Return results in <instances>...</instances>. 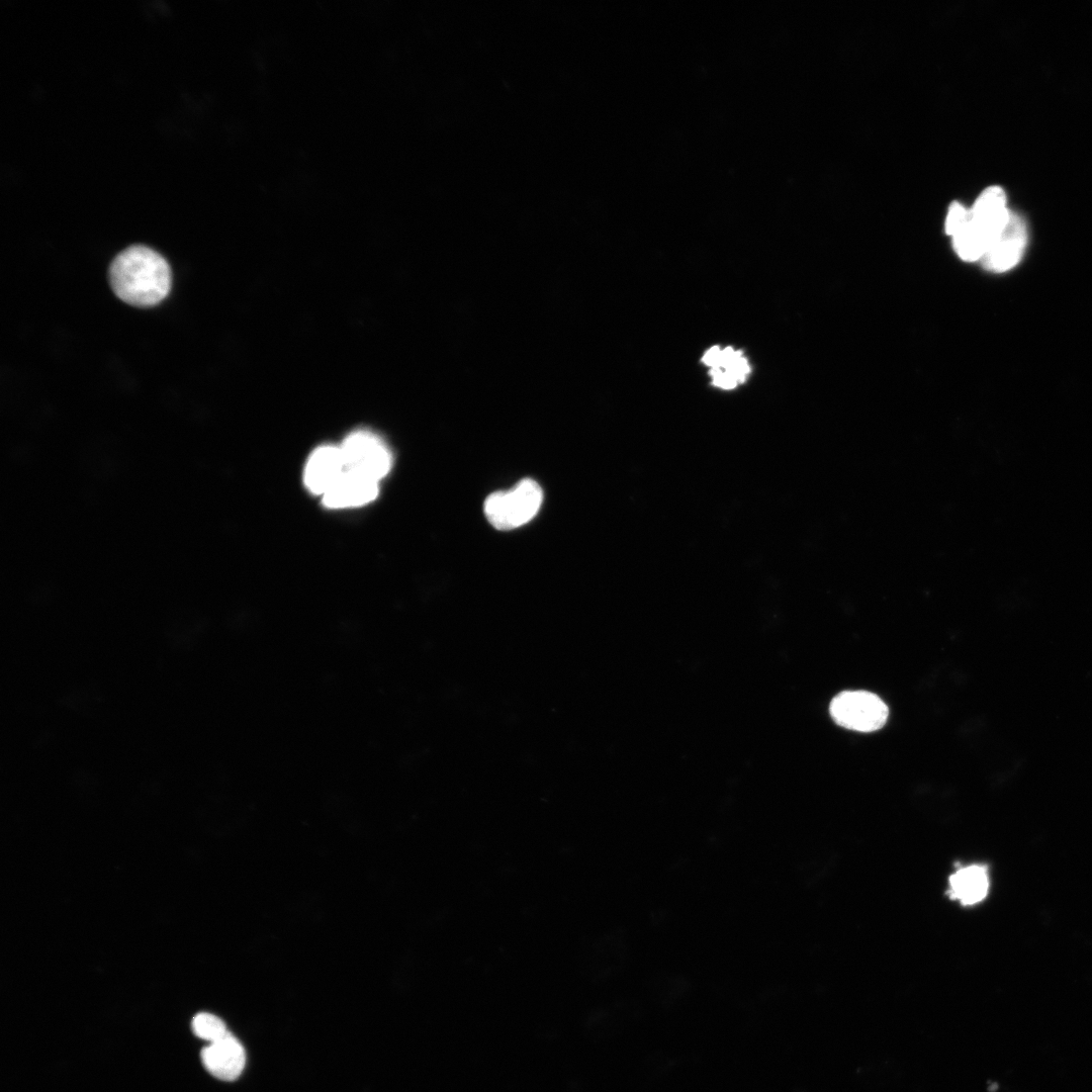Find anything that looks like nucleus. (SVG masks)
<instances>
[{
  "mask_svg": "<svg viewBox=\"0 0 1092 1092\" xmlns=\"http://www.w3.org/2000/svg\"><path fill=\"white\" fill-rule=\"evenodd\" d=\"M108 277L115 295L133 306L156 305L171 288V270L165 258L142 245L121 251L111 262Z\"/></svg>",
  "mask_w": 1092,
  "mask_h": 1092,
  "instance_id": "f257e3e1",
  "label": "nucleus"
},
{
  "mask_svg": "<svg viewBox=\"0 0 1092 1092\" xmlns=\"http://www.w3.org/2000/svg\"><path fill=\"white\" fill-rule=\"evenodd\" d=\"M542 499L540 485L531 478H524L509 490L488 495L484 503V514L494 528L512 530L531 521L538 513Z\"/></svg>",
  "mask_w": 1092,
  "mask_h": 1092,
  "instance_id": "f03ea898",
  "label": "nucleus"
},
{
  "mask_svg": "<svg viewBox=\"0 0 1092 1092\" xmlns=\"http://www.w3.org/2000/svg\"><path fill=\"white\" fill-rule=\"evenodd\" d=\"M832 720L840 727L857 732L881 729L889 717V708L876 694L857 690L837 694L829 705Z\"/></svg>",
  "mask_w": 1092,
  "mask_h": 1092,
  "instance_id": "7ed1b4c3",
  "label": "nucleus"
},
{
  "mask_svg": "<svg viewBox=\"0 0 1092 1092\" xmlns=\"http://www.w3.org/2000/svg\"><path fill=\"white\" fill-rule=\"evenodd\" d=\"M340 448L346 470L379 482L391 468L389 449L372 432L356 431L344 440Z\"/></svg>",
  "mask_w": 1092,
  "mask_h": 1092,
  "instance_id": "20e7f679",
  "label": "nucleus"
},
{
  "mask_svg": "<svg viewBox=\"0 0 1092 1092\" xmlns=\"http://www.w3.org/2000/svg\"><path fill=\"white\" fill-rule=\"evenodd\" d=\"M1027 242L1023 219L1011 212L1004 229L988 246L981 261L992 272L1001 273L1013 268L1021 259Z\"/></svg>",
  "mask_w": 1092,
  "mask_h": 1092,
  "instance_id": "39448f33",
  "label": "nucleus"
},
{
  "mask_svg": "<svg viewBox=\"0 0 1092 1092\" xmlns=\"http://www.w3.org/2000/svg\"><path fill=\"white\" fill-rule=\"evenodd\" d=\"M970 210L971 222L986 241L987 248L1004 229L1011 215L1006 205L1005 192L999 186L986 188Z\"/></svg>",
  "mask_w": 1092,
  "mask_h": 1092,
  "instance_id": "423d86ee",
  "label": "nucleus"
},
{
  "mask_svg": "<svg viewBox=\"0 0 1092 1092\" xmlns=\"http://www.w3.org/2000/svg\"><path fill=\"white\" fill-rule=\"evenodd\" d=\"M201 1062L213 1077L231 1082L242 1074L246 1064V1053L242 1043L230 1033L203 1048Z\"/></svg>",
  "mask_w": 1092,
  "mask_h": 1092,
  "instance_id": "0eeeda50",
  "label": "nucleus"
},
{
  "mask_svg": "<svg viewBox=\"0 0 1092 1092\" xmlns=\"http://www.w3.org/2000/svg\"><path fill=\"white\" fill-rule=\"evenodd\" d=\"M345 470L341 448L321 446L311 453L306 462L303 481L310 492L324 495Z\"/></svg>",
  "mask_w": 1092,
  "mask_h": 1092,
  "instance_id": "6e6552de",
  "label": "nucleus"
},
{
  "mask_svg": "<svg viewBox=\"0 0 1092 1092\" xmlns=\"http://www.w3.org/2000/svg\"><path fill=\"white\" fill-rule=\"evenodd\" d=\"M377 494V481L345 470L323 495V504L330 509L360 507L375 499Z\"/></svg>",
  "mask_w": 1092,
  "mask_h": 1092,
  "instance_id": "1a4fd4ad",
  "label": "nucleus"
},
{
  "mask_svg": "<svg viewBox=\"0 0 1092 1092\" xmlns=\"http://www.w3.org/2000/svg\"><path fill=\"white\" fill-rule=\"evenodd\" d=\"M989 887L987 868L978 863L958 869L948 879L949 897L964 906H973L983 901Z\"/></svg>",
  "mask_w": 1092,
  "mask_h": 1092,
  "instance_id": "9d476101",
  "label": "nucleus"
},
{
  "mask_svg": "<svg viewBox=\"0 0 1092 1092\" xmlns=\"http://www.w3.org/2000/svg\"><path fill=\"white\" fill-rule=\"evenodd\" d=\"M702 361L711 369H721L731 375L738 383H743L750 372L747 360L742 353L734 351L731 347L721 350L718 346H714L705 353Z\"/></svg>",
  "mask_w": 1092,
  "mask_h": 1092,
  "instance_id": "9b49d317",
  "label": "nucleus"
},
{
  "mask_svg": "<svg viewBox=\"0 0 1092 1092\" xmlns=\"http://www.w3.org/2000/svg\"><path fill=\"white\" fill-rule=\"evenodd\" d=\"M191 1029L197 1037L209 1043L217 1041L231 1033L219 1017L207 1012H200L193 1017Z\"/></svg>",
  "mask_w": 1092,
  "mask_h": 1092,
  "instance_id": "f8f14e48",
  "label": "nucleus"
},
{
  "mask_svg": "<svg viewBox=\"0 0 1092 1092\" xmlns=\"http://www.w3.org/2000/svg\"><path fill=\"white\" fill-rule=\"evenodd\" d=\"M971 219V211L964 204L953 201L947 210L945 232L951 238L965 228Z\"/></svg>",
  "mask_w": 1092,
  "mask_h": 1092,
  "instance_id": "ddd939ff",
  "label": "nucleus"
}]
</instances>
